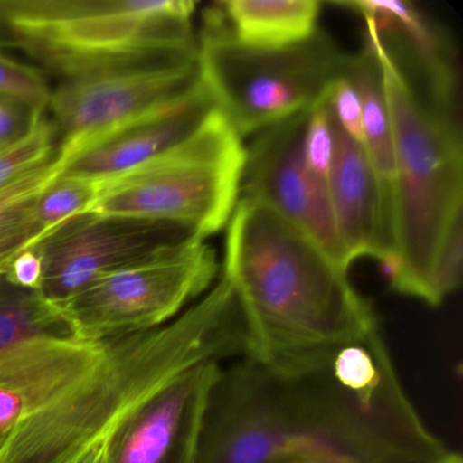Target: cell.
<instances>
[{"mask_svg": "<svg viewBox=\"0 0 463 463\" xmlns=\"http://www.w3.org/2000/svg\"><path fill=\"white\" fill-rule=\"evenodd\" d=\"M308 112L253 135L245 147L240 196L269 208L348 270L327 186L308 172L303 159Z\"/></svg>", "mask_w": 463, "mask_h": 463, "instance_id": "11", "label": "cell"}, {"mask_svg": "<svg viewBox=\"0 0 463 463\" xmlns=\"http://www.w3.org/2000/svg\"><path fill=\"white\" fill-rule=\"evenodd\" d=\"M245 354L242 308L221 275L167 324L104 340L101 357L80 381L0 433V463H72L184 371Z\"/></svg>", "mask_w": 463, "mask_h": 463, "instance_id": "3", "label": "cell"}, {"mask_svg": "<svg viewBox=\"0 0 463 463\" xmlns=\"http://www.w3.org/2000/svg\"><path fill=\"white\" fill-rule=\"evenodd\" d=\"M204 21L197 37L200 75L242 139L313 109L348 69L351 55L321 29L289 47L257 48L237 42L215 13H205Z\"/></svg>", "mask_w": 463, "mask_h": 463, "instance_id": "6", "label": "cell"}, {"mask_svg": "<svg viewBox=\"0 0 463 463\" xmlns=\"http://www.w3.org/2000/svg\"><path fill=\"white\" fill-rule=\"evenodd\" d=\"M218 110L203 85L180 104L113 132L75 154L66 162L63 175L99 183L116 180L191 139Z\"/></svg>", "mask_w": 463, "mask_h": 463, "instance_id": "14", "label": "cell"}, {"mask_svg": "<svg viewBox=\"0 0 463 463\" xmlns=\"http://www.w3.org/2000/svg\"><path fill=\"white\" fill-rule=\"evenodd\" d=\"M64 166L66 164L56 153L39 169L0 192V272H4L21 251L45 237L37 218V199L63 173Z\"/></svg>", "mask_w": 463, "mask_h": 463, "instance_id": "18", "label": "cell"}, {"mask_svg": "<svg viewBox=\"0 0 463 463\" xmlns=\"http://www.w3.org/2000/svg\"><path fill=\"white\" fill-rule=\"evenodd\" d=\"M199 63L177 69L137 70L64 80L48 109L66 164L75 154L113 132L180 104L203 88Z\"/></svg>", "mask_w": 463, "mask_h": 463, "instance_id": "9", "label": "cell"}, {"mask_svg": "<svg viewBox=\"0 0 463 463\" xmlns=\"http://www.w3.org/2000/svg\"><path fill=\"white\" fill-rule=\"evenodd\" d=\"M56 153L58 132L52 121L43 116L23 140L0 150V192L39 169Z\"/></svg>", "mask_w": 463, "mask_h": 463, "instance_id": "21", "label": "cell"}, {"mask_svg": "<svg viewBox=\"0 0 463 463\" xmlns=\"http://www.w3.org/2000/svg\"><path fill=\"white\" fill-rule=\"evenodd\" d=\"M102 351L104 341L40 335L0 354V433L80 381Z\"/></svg>", "mask_w": 463, "mask_h": 463, "instance_id": "13", "label": "cell"}, {"mask_svg": "<svg viewBox=\"0 0 463 463\" xmlns=\"http://www.w3.org/2000/svg\"><path fill=\"white\" fill-rule=\"evenodd\" d=\"M194 0H0L12 47L64 80L197 61Z\"/></svg>", "mask_w": 463, "mask_h": 463, "instance_id": "5", "label": "cell"}, {"mask_svg": "<svg viewBox=\"0 0 463 463\" xmlns=\"http://www.w3.org/2000/svg\"><path fill=\"white\" fill-rule=\"evenodd\" d=\"M222 275L242 308L243 357L256 362H302L379 326L348 270L254 200L240 197L227 223Z\"/></svg>", "mask_w": 463, "mask_h": 463, "instance_id": "4", "label": "cell"}, {"mask_svg": "<svg viewBox=\"0 0 463 463\" xmlns=\"http://www.w3.org/2000/svg\"><path fill=\"white\" fill-rule=\"evenodd\" d=\"M329 107L337 126L346 137L363 146V108L359 93L345 74L333 85L329 94Z\"/></svg>", "mask_w": 463, "mask_h": 463, "instance_id": "24", "label": "cell"}, {"mask_svg": "<svg viewBox=\"0 0 463 463\" xmlns=\"http://www.w3.org/2000/svg\"><path fill=\"white\" fill-rule=\"evenodd\" d=\"M202 241L184 227L86 213L33 246L42 260L39 292L61 305L93 281L159 251Z\"/></svg>", "mask_w": 463, "mask_h": 463, "instance_id": "10", "label": "cell"}, {"mask_svg": "<svg viewBox=\"0 0 463 463\" xmlns=\"http://www.w3.org/2000/svg\"><path fill=\"white\" fill-rule=\"evenodd\" d=\"M333 128L335 158L327 191L346 262L351 265L362 257H371L382 267L392 264V229L364 147L346 137L335 118Z\"/></svg>", "mask_w": 463, "mask_h": 463, "instance_id": "15", "label": "cell"}, {"mask_svg": "<svg viewBox=\"0 0 463 463\" xmlns=\"http://www.w3.org/2000/svg\"><path fill=\"white\" fill-rule=\"evenodd\" d=\"M364 21L381 67L394 140V260L398 294L438 307L457 291L463 264V143L458 80L430 77Z\"/></svg>", "mask_w": 463, "mask_h": 463, "instance_id": "2", "label": "cell"}, {"mask_svg": "<svg viewBox=\"0 0 463 463\" xmlns=\"http://www.w3.org/2000/svg\"><path fill=\"white\" fill-rule=\"evenodd\" d=\"M245 147L221 110L191 139L101 184L90 213L175 224L205 241L227 226L241 194Z\"/></svg>", "mask_w": 463, "mask_h": 463, "instance_id": "7", "label": "cell"}, {"mask_svg": "<svg viewBox=\"0 0 463 463\" xmlns=\"http://www.w3.org/2000/svg\"><path fill=\"white\" fill-rule=\"evenodd\" d=\"M2 273L21 288L39 291L43 276L42 260L32 246L15 256Z\"/></svg>", "mask_w": 463, "mask_h": 463, "instance_id": "26", "label": "cell"}, {"mask_svg": "<svg viewBox=\"0 0 463 463\" xmlns=\"http://www.w3.org/2000/svg\"><path fill=\"white\" fill-rule=\"evenodd\" d=\"M107 440L108 438L91 447L72 463H108Z\"/></svg>", "mask_w": 463, "mask_h": 463, "instance_id": "28", "label": "cell"}, {"mask_svg": "<svg viewBox=\"0 0 463 463\" xmlns=\"http://www.w3.org/2000/svg\"><path fill=\"white\" fill-rule=\"evenodd\" d=\"M215 15L237 42L249 47L284 48L318 31V0H229Z\"/></svg>", "mask_w": 463, "mask_h": 463, "instance_id": "16", "label": "cell"}, {"mask_svg": "<svg viewBox=\"0 0 463 463\" xmlns=\"http://www.w3.org/2000/svg\"><path fill=\"white\" fill-rule=\"evenodd\" d=\"M257 463H345L335 458L326 457V455L318 454H300V452H292V454H278L272 457L265 458Z\"/></svg>", "mask_w": 463, "mask_h": 463, "instance_id": "27", "label": "cell"}, {"mask_svg": "<svg viewBox=\"0 0 463 463\" xmlns=\"http://www.w3.org/2000/svg\"><path fill=\"white\" fill-rule=\"evenodd\" d=\"M43 116L28 102L0 93V150L23 140Z\"/></svg>", "mask_w": 463, "mask_h": 463, "instance_id": "25", "label": "cell"}, {"mask_svg": "<svg viewBox=\"0 0 463 463\" xmlns=\"http://www.w3.org/2000/svg\"><path fill=\"white\" fill-rule=\"evenodd\" d=\"M40 335H74L58 306L39 291L21 288L0 272V354Z\"/></svg>", "mask_w": 463, "mask_h": 463, "instance_id": "19", "label": "cell"}, {"mask_svg": "<svg viewBox=\"0 0 463 463\" xmlns=\"http://www.w3.org/2000/svg\"><path fill=\"white\" fill-rule=\"evenodd\" d=\"M222 363L194 365L140 403L108 436V463H194Z\"/></svg>", "mask_w": 463, "mask_h": 463, "instance_id": "12", "label": "cell"}, {"mask_svg": "<svg viewBox=\"0 0 463 463\" xmlns=\"http://www.w3.org/2000/svg\"><path fill=\"white\" fill-rule=\"evenodd\" d=\"M335 158V128L329 97L308 112L303 135V159L308 172L327 186Z\"/></svg>", "mask_w": 463, "mask_h": 463, "instance_id": "22", "label": "cell"}, {"mask_svg": "<svg viewBox=\"0 0 463 463\" xmlns=\"http://www.w3.org/2000/svg\"><path fill=\"white\" fill-rule=\"evenodd\" d=\"M0 93L17 97L45 113L52 90L43 70L14 61L0 50Z\"/></svg>", "mask_w": 463, "mask_h": 463, "instance_id": "23", "label": "cell"}, {"mask_svg": "<svg viewBox=\"0 0 463 463\" xmlns=\"http://www.w3.org/2000/svg\"><path fill=\"white\" fill-rule=\"evenodd\" d=\"M349 58L346 77L359 93L363 108V131L364 147L371 167L375 173L383 200L387 221L392 229V183H394V140L392 118L384 94L381 67L371 45Z\"/></svg>", "mask_w": 463, "mask_h": 463, "instance_id": "17", "label": "cell"}, {"mask_svg": "<svg viewBox=\"0 0 463 463\" xmlns=\"http://www.w3.org/2000/svg\"><path fill=\"white\" fill-rule=\"evenodd\" d=\"M216 253L191 241L115 270L56 305L80 340H109L156 329L180 316L215 283Z\"/></svg>", "mask_w": 463, "mask_h": 463, "instance_id": "8", "label": "cell"}, {"mask_svg": "<svg viewBox=\"0 0 463 463\" xmlns=\"http://www.w3.org/2000/svg\"><path fill=\"white\" fill-rule=\"evenodd\" d=\"M101 184L61 173L37 199L36 211L45 235L75 216L90 213L99 197Z\"/></svg>", "mask_w": 463, "mask_h": 463, "instance_id": "20", "label": "cell"}, {"mask_svg": "<svg viewBox=\"0 0 463 463\" xmlns=\"http://www.w3.org/2000/svg\"><path fill=\"white\" fill-rule=\"evenodd\" d=\"M292 452L345 463H438L449 449L406 394L378 326L292 364L238 357L222 365L194 463H257Z\"/></svg>", "mask_w": 463, "mask_h": 463, "instance_id": "1", "label": "cell"}, {"mask_svg": "<svg viewBox=\"0 0 463 463\" xmlns=\"http://www.w3.org/2000/svg\"><path fill=\"white\" fill-rule=\"evenodd\" d=\"M7 47H12V43H10L9 36H7L5 29L0 25V50H5Z\"/></svg>", "mask_w": 463, "mask_h": 463, "instance_id": "30", "label": "cell"}, {"mask_svg": "<svg viewBox=\"0 0 463 463\" xmlns=\"http://www.w3.org/2000/svg\"><path fill=\"white\" fill-rule=\"evenodd\" d=\"M438 463H463V459L460 454L449 451V452Z\"/></svg>", "mask_w": 463, "mask_h": 463, "instance_id": "29", "label": "cell"}]
</instances>
